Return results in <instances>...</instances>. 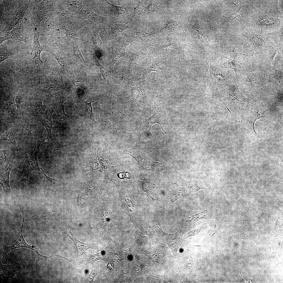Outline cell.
I'll return each mask as SVG.
<instances>
[{
    "label": "cell",
    "mask_w": 283,
    "mask_h": 283,
    "mask_svg": "<svg viewBox=\"0 0 283 283\" xmlns=\"http://www.w3.org/2000/svg\"><path fill=\"white\" fill-rule=\"evenodd\" d=\"M28 8L26 4H24L16 10L10 20V30L15 27L19 28L21 25L24 15Z\"/></svg>",
    "instance_id": "d4e9b609"
},
{
    "label": "cell",
    "mask_w": 283,
    "mask_h": 283,
    "mask_svg": "<svg viewBox=\"0 0 283 283\" xmlns=\"http://www.w3.org/2000/svg\"><path fill=\"white\" fill-rule=\"evenodd\" d=\"M132 41V37L129 36L121 37L117 41L111 42V52L108 61L110 70L112 71L117 61L125 55L127 46Z\"/></svg>",
    "instance_id": "5b68a950"
},
{
    "label": "cell",
    "mask_w": 283,
    "mask_h": 283,
    "mask_svg": "<svg viewBox=\"0 0 283 283\" xmlns=\"http://www.w3.org/2000/svg\"><path fill=\"white\" fill-rule=\"evenodd\" d=\"M0 63H1L6 59L13 57L14 54L8 51L6 44H2L0 45Z\"/></svg>",
    "instance_id": "b9f144b4"
},
{
    "label": "cell",
    "mask_w": 283,
    "mask_h": 283,
    "mask_svg": "<svg viewBox=\"0 0 283 283\" xmlns=\"http://www.w3.org/2000/svg\"><path fill=\"white\" fill-rule=\"evenodd\" d=\"M44 51L49 52L55 58L61 67L64 69L66 66V62L62 54L56 47L45 46L43 47Z\"/></svg>",
    "instance_id": "4dcf8cb0"
},
{
    "label": "cell",
    "mask_w": 283,
    "mask_h": 283,
    "mask_svg": "<svg viewBox=\"0 0 283 283\" xmlns=\"http://www.w3.org/2000/svg\"><path fill=\"white\" fill-rule=\"evenodd\" d=\"M41 24L43 30L46 33L49 34L53 30L51 22L47 18H43L41 20Z\"/></svg>",
    "instance_id": "7dc6e473"
},
{
    "label": "cell",
    "mask_w": 283,
    "mask_h": 283,
    "mask_svg": "<svg viewBox=\"0 0 283 283\" xmlns=\"http://www.w3.org/2000/svg\"><path fill=\"white\" fill-rule=\"evenodd\" d=\"M110 5L113 6L116 9L118 13L119 18L124 19L125 16L129 13L130 12L131 8L130 7L126 4L122 6H116L108 2Z\"/></svg>",
    "instance_id": "60d3db41"
},
{
    "label": "cell",
    "mask_w": 283,
    "mask_h": 283,
    "mask_svg": "<svg viewBox=\"0 0 283 283\" xmlns=\"http://www.w3.org/2000/svg\"><path fill=\"white\" fill-rule=\"evenodd\" d=\"M99 30H93L90 34V38L95 49L100 50L102 47V42L99 34Z\"/></svg>",
    "instance_id": "f35d334b"
},
{
    "label": "cell",
    "mask_w": 283,
    "mask_h": 283,
    "mask_svg": "<svg viewBox=\"0 0 283 283\" xmlns=\"http://www.w3.org/2000/svg\"><path fill=\"white\" fill-rule=\"evenodd\" d=\"M69 98L68 96L63 93L50 96L49 105L52 106L56 111L59 119L67 117V115L64 112V103Z\"/></svg>",
    "instance_id": "7c38bea8"
},
{
    "label": "cell",
    "mask_w": 283,
    "mask_h": 283,
    "mask_svg": "<svg viewBox=\"0 0 283 283\" xmlns=\"http://www.w3.org/2000/svg\"><path fill=\"white\" fill-rule=\"evenodd\" d=\"M79 13L84 19L91 23H106L107 21L105 18L98 15L88 9L83 8Z\"/></svg>",
    "instance_id": "7402d4cb"
},
{
    "label": "cell",
    "mask_w": 283,
    "mask_h": 283,
    "mask_svg": "<svg viewBox=\"0 0 283 283\" xmlns=\"http://www.w3.org/2000/svg\"><path fill=\"white\" fill-rule=\"evenodd\" d=\"M160 117L159 113L158 112H156L150 118L145 119L144 126L146 132V133L152 136L150 132L151 127L153 124L157 123L160 125L162 130L165 132V135L164 138L168 137L170 134L166 132L163 128L160 122Z\"/></svg>",
    "instance_id": "f546056e"
},
{
    "label": "cell",
    "mask_w": 283,
    "mask_h": 283,
    "mask_svg": "<svg viewBox=\"0 0 283 283\" xmlns=\"http://www.w3.org/2000/svg\"><path fill=\"white\" fill-rule=\"evenodd\" d=\"M31 24L33 32L34 37L32 49L30 55H32L33 51L34 52V55L31 59L32 62V64L37 72H39L41 70H43L47 59L46 58L44 61L41 60L40 54L42 51H44V48L41 46L39 43V29L32 21L31 22Z\"/></svg>",
    "instance_id": "8992f818"
},
{
    "label": "cell",
    "mask_w": 283,
    "mask_h": 283,
    "mask_svg": "<svg viewBox=\"0 0 283 283\" xmlns=\"http://www.w3.org/2000/svg\"><path fill=\"white\" fill-rule=\"evenodd\" d=\"M19 28L18 27H15L11 31L7 32L2 31L1 32L0 45L2 44L5 40H8L20 41L26 43L29 42L30 41V38L21 34L20 32Z\"/></svg>",
    "instance_id": "e0dca14e"
},
{
    "label": "cell",
    "mask_w": 283,
    "mask_h": 283,
    "mask_svg": "<svg viewBox=\"0 0 283 283\" xmlns=\"http://www.w3.org/2000/svg\"><path fill=\"white\" fill-rule=\"evenodd\" d=\"M63 86L59 80L57 70L54 68L49 75L41 78L40 84L37 89L51 95L55 94L56 92L62 89Z\"/></svg>",
    "instance_id": "52a82bcc"
},
{
    "label": "cell",
    "mask_w": 283,
    "mask_h": 283,
    "mask_svg": "<svg viewBox=\"0 0 283 283\" xmlns=\"http://www.w3.org/2000/svg\"><path fill=\"white\" fill-rule=\"evenodd\" d=\"M71 236L66 233L73 242L76 247L77 250L76 260L79 259L82 257L85 251L90 248H93L97 243H91L83 242L79 241L74 235L71 232H69Z\"/></svg>",
    "instance_id": "d6986e66"
},
{
    "label": "cell",
    "mask_w": 283,
    "mask_h": 283,
    "mask_svg": "<svg viewBox=\"0 0 283 283\" xmlns=\"http://www.w3.org/2000/svg\"><path fill=\"white\" fill-rule=\"evenodd\" d=\"M171 182L173 186V189L170 191L168 195L171 204L172 205L178 199L186 197V188L183 183L179 184L177 182L175 183Z\"/></svg>",
    "instance_id": "ffe728a7"
},
{
    "label": "cell",
    "mask_w": 283,
    "mask_h": 283,
    "mask_svg": "<svg viewBox=\"0 0 283 283\" xmlns=\"http://www.w3.org/2000/svg\"><path fill=\"white\" fill-rule=\"evenodd\" d=\"M181 28L180 23L176 21L169 17L167 19L163 29L166 31L171 32L180 30Z\"/></svg>",
    "instance_id": "d590c367"
},
{
    "label": "cell",
    "mask_w": 283,
    "mask_h": 283,
    "mask_svg": "<svg viewBox=\"0 0 283 283\" xmlns=\"http://www.w3.org/2000/svg\"><path fill=\"white\" fill-rule=\"evenodd\" d=\"M15 156V153L10 148L0 150V166L1 171L5 170L9 164L12 162Z\"/></svg>",
    "instance_id": "603a6c76"
},
{
    "label": "cell",
    "mask_w": 283,
    "mask_h": 283,
    "mask_svg": "<svg viewBox=\"0 0 283 283\" xmlns=\"http://www.w3.org/2000/svg\"><path fill=\"white\" fill-rule=\"evenodd\" d=\"M156 224L162 233V236L165 243L168 245L173 253L174 258L171 267V268L174 265L178 250L180 246L184 243L183 239L182 238L183 235V227L180 225L176 232L173 234H168L163 231L157 224Z\"/></svg>",
    "instance_id": "9c48e42d"
},
{
    "label": "cell",
    "mask_w": 283,
    "mask_h": 283,
    "mask_svg": "<svg viewBox=\"0 0 283 283\" xmlns=\"http://www.w3.org/2000/svg\"><path fill=\"white\" fill-rule=\"evenodd\" d=\"M40 135L37 138V146L36 149L34 153L24 161L22 165V172L23 175L20 180L14 186L15 187L20 184H21L26 182L28 179V176L29 174L34 170H38L41 172L45 176L46 181L53 184L55 183L57 181L56 178L49 177L41 171L38 165L37 159V155L39 152L41 151L40 150V146L42 143L39 139Z\"/></svg>",
    "instance_id": "6da1fadb"
},
{
    "label": "cell",
    "mask_w": 283,
    "mask_h": 283,
    "mask_svg": "<svg viewBox=\"0 0 283 283\" xmlns=\"http://www.w3.org/2000/svg\"><path fill=\"white\" fill-rule=\"evenodd\" d=\"M261 105L259 101L257 102L253 107H248L246 110V118L248 123V125L256 134L254 129L255 122L258 119L265 117V114L266 111L269 110H263L261 108Z\"/></svg>",
    "instance_id": "4fadbf2b"
},
{
    "label": "cell",
    "mask_w": 283,
    "mask_h": 283,
    "mask_svg": "<svg viewBox=\"0 0 283 283\" xmlns=\"http://www.w3.org/2000/svg\"><path fill=\"white\" fill-rule=\"evenodd\" d=\"M141 144L140 138L135 145L132 148L123 151L122 154L129 155L135 159L138 164L139 171L142 170V164L143 159L140 155V149Z\"/></svg>",
    "instance_id": "cb8c5ba5"
},
{
    "label": "cell",
    "mask_w": 283,
    "mask_h": 283,
    "mask_svg": "<svg viewBox=\"0 0 283 283\" xmlns=\"http://www.w3.org/2000/svg\"><path fill=\"white\" fill-rule=\"evenodd\" d=\"M238 85L232 84L228 85L227 87V94L226 98L242 102H247L252 104L254 103L243 95V93L238 89Z\"/></svg>",
    "instance_id": "ac0fdd59"
},
{
    "label": "cell",
    "mask_w": 283,
    "mask_h": 283,
    "mask_svg": "<svg viewBox=\"0 0 283 283\" xmlns=\"http://www.w3.org/2000/svg\"><path fill=\"white\" fill-rule=\"evenodd\" d=\"M101 170L105 173L117 170L120 165L119 155L115 151L108 150L98 153Z\"/></svg>",
    "instance_id": "277c9868"
},
{
    "label": "cell",
    "mask_w": 283,
    "mask_h": 283,
    "mask_svg": "<svg viewBox=\"0 0 283 283\" xmlns=\"http://www.w3.org/2000/svg\"><path fill=\"white\" fill-rule=\"evenodd\" d=\"M102 31L101 38L104 41L117 38L124 30L130 27L126 24L115 23L112 20L107 21Z\"/></svg>",
    "instance_id": "8fae6325"
},
{
    "label": "cell",
    "mask_w": 283,
    "mask_h": 283,
    "mask_svg": "<svg viewBox=\"0 0 283 283\" xmlns=\"http://www.w3.org/2000/svg\"><path fill=\"white\" fill-rule=\"evenodd\" d=\"M65 73L67 77L75 86L82 88L84 89L87 93H89L88 86L83 79L75 76L74 74L72 76L69 75L65 72Z\"/></svg>",
    "instance_id": "8d00e7d4"
},
{
    "label": "cell",
    "mask_w": 283,
    "mask_h": 283,
    "mask_svg": "<svg viewBox=\"0 0 283 283\" xmlns=\"http://www.w3.org/2000/svg\"><path fill=\"white\" fill-rule=\"evenodd\" d=\"M85 257L83 262V266L86 265L90 263H93L96 261L101 260H105V257L103 251L95 254H91L88 252L84 253Z\"/></svg>",
    "instance_id": "e575fe53"
},
{
    "label": "cell",
    "mask_w": 283,
    "mask_h": 283,
    "mask_svg": "<svg viewBox=\"0 0 283 283\" xmlns=\"http://www.w3.org/2000/svg\"><path fill=\"white\" fill-rule=\"evenodd\" d=\"M276 54L271 59L272 67L274 68L276 66L277 62L280 57L279 51L278 50H275Z\"/></svg>",
    "instance_id": "816d5d0a"
},
{
    "label": "cell",
    "mask_w": 283,
    "mask_h": 283,
    "mask_svg": "<svg viewBox=\"0 0 283 283\" xmlns=\"http://www.w3.org/2000/svg\"><path fill=\"white\" fill-rule=\"evenodd\" d=\"M216 225L213 219L207 220L202 225L187 233L184 239L190 236L199 234L212 236L215 232Z\"/></svg>",
    "instance_id": "2e32d148"
},
{
    "label": "cell",
    "mask_w": 283,
    "mask_h": 283,
    "mask_svg": "<svg viewBox=\"0 0 283 283\" xmlns=\"http://www.w3.org/2000/svg\"><path fill=\"white\" fill-rule=\"evenodd\" d=\"M219 206H214L205 210L188 211L184 209L181 218V225H192L202 219H214L220 215Z\"/></svg>",
    "instance_id": "7a4b0ae2"
},
{
    "label": "cell",
    "mask_w": 283,
    "mask_h": 283,
    "mask_svg": "<svg viewBox=\"0 0 283 283\" xmlns=\"http://www.w3.org/2000/svg\"><path fill=\"white\" fill-rule=\"evenodd\" d=\"M42 92L37 89L31 99V114L34 119L40 121L47 106L49 105L50 96L47 94L43 95Z\"/></svg>",
    "instance_id": "3957f363"
},
{
    "label": "cell",
    "mask_w": 283,
    "mask_h": 283,
    "mask_svg": "<svg viewBox=\"0 0 283 283\" xmlns=\"http://www.w3.org/2000/svg\"><path fill=\"white\" fill-rule=\"evenodd\" d=\"M93 59L98 67L103 76L104 82L106 83L111 90H112L115 95H117L114 91L115 88L112 84L111 77V71L110 70H108L101 65L98 61L94 54L93 55Z\"/></svg>",
    "instance_id": "83f0119b"
},
{
    "label": "cell",
    "mask_w": 283,
    "mask_h": 283,
    "mask_svg": "<svg viewBox=\"0 0 283 283\" xmlns=\"http://www.w3.org/2000/svg\"><path fill=\"white\" fill-rule=\"evenodd\" d=\"M142 168V170L146 172L151 171L158 172L163 170L162 163L153 161L148 156L143 159Z\"/></svg>",
    "instance_id": "f1b7e54d"
},
{
    "label": "cell",
    "mask_w": 283,
    "mask_h": 283,
    "mask_svg": "<svg viewBox=\"0 0 283 283\" xmlns=\"http://www.w3.org/2000/svg\"><path fill=\"white\" fill-rule=\"evenodd\" d=\"M102 266L97 264L92 263L91 270L90 274L85 281V283H92L95 277L103 271Z\"/></svg>",
    "instance_id": "ab89813d"
},
{
    "label": "cell",
    "mask_w": 283,
    "mask_h": 283,
    "mask_svg": "<svg viewBox=\"0 0 283 283\" xmlns=\"http://www.w3.org/2000/svg\"><path fill=\"white\" fill-rule=\"evenodd\" d=\"M19 127V124L15 123L10 128L1 135L0 140L10 142L16 147L17 151L21 152L19 150L18 145L16 142L15 138V135L18 132Z\"/></svg>",
    "instance_id": "484cf974"
},
{
    "label": "cell",
    "mask_w": 283,
    "mask_h": 283,
    "mask_svg": "<svg viewBox=\"0 0 283 283\" xmlns=\"http://www.w3.org/2000/svg\"><path fill=\"white\" fill-rule=\"evenodd\" d=\"M248 79V81L251 84V87L255 90L259 91L264 88V83L259 78L254 76H251Z\"/></svg>",
    "instance_id": "74e56055"
},
{
    "label": "cell",
    "mask_w": 283,
    "mask_h": 283,
    "mask_svg": "<svg viewBox=\"0 0 283 283\" xmlns=\"http://www.w3.org/2000/svg\"><path fill=\"white\" fill-rule=\"evenodd\" d=\"M70 49L73 56L75 59L84 65L88 66L80 51L77 42L74 41L71 43Z\"/></svg>",
    "instance_id": "836d02e7"
},
{
    "label": "cell",
    "mask_w": 283,
    "mask_h": 283,
    "mask_svg": "<svg viewBox=\"0 0 283 283\" xmlns=\"http://www.w3.org/2000/svg\"><path fill=\"white\" fill-rule=\"evenodd\" d=\"M20 127H23L25 129L27 130V131H28V133H29L30 135L33 138V137H32V135H31V131H33V130L29 129H28L27 128H26L24 126H23L22 125H20Z\"/></svg>",
    "instance_id": "f5cc1de1"
},
{
    "label": "cell",
    "mask_w": 283,
    "mask_h": 283,
    "mask_svg": "<svg viewBox=\"0 0 283 283\" xmlns=\"http://www.w3.org/2000/svg\"><path fill=\"white\" fill-rule=\"evenodd\" d=\"M148 280L151 283H167L165 280L164 276L158 275L153 271H150L148 277Z\"/></svg>",
    "instance_id": "bcb514c9"
},
{
    "label": "cell",
    "mask_w": 283,
    "mask_h": 283,
    "mask_svg": "<svg viewBox=\"0 0 283 283\" xmlns=\"http://www.w3.org/2000/svg\"><path fill=\"white\" fill-rule=\"evenodd\" d=\"M62 28L65 31V37L68 39L74 38L76 36V32L73 27L67 25L62 26Z\"/></svg>",
    "instance_id": "c3c4849f"
},
{
    "label": "cell",
    "mask_w": 283,
    "mask_h": 283,
    "mask_svg": "<svg viewBox=\"0 0 283 283\" xmlns=\"http://www.w3.org/2000/svg\"><path fill=\"white\" fill-rule=\"evenodd\" d=\"M100 99H97L95 100L89 102L84 101L81 103L78 109V113L83 118L85 121L92 127L96 126L97 123L95 119L91 103Z\"/></svg>",
    "instance_id": "5bb4252c"
},
{
    "label": "cell",
    "mask_w": 283,
    "mask_h": 283,
    "mask_svg": "<svg viewBox=\"0 0 283 283\" xmlns=\"http://www.w3.org/2000/svg\"><path fill=\"white\" fill-rule=\"evenodd\" d=\"M141 251V253L148 257L157 268L161 265L164 257L168 254L161 248L155 246L144 248Z\"/></svg>",
    "instance_id": "9a60e30c"
},
{
    "label": "cell",
    "mask_w": 283,
    "mask_h": 283,
    "mask_svg": "<svg viewBox=\"0 0 283 283\" xmlns=\"http://www.w3.org/2000/svg\"><path fill=\"white\" fill-rule=\"evenodd\" d=\"M70 8L74 12L78 13L83 8L84 4L80 1H66Z\"/></svg>",
    "instance_id": "7bdbcfd3"
},
{
    "label": "cell",
    "mask_w": 283,
    "mask_h": 283,
    "mask_svg": "<svg viewBox=\"0 0 283 283\" xmlns=\"http://www.w3.org/2000/svg\"><path fill=\"white\" fill-rule=\"evenodd\" d=\"M22 213L23 217V221L21 229V234L18 240L13 245L7 246L4 245V251L2 255L0 257V261H1L4 258L7 254L11 251L16 248H24L29 249L35 251L41 257L47 259L50 258V256L47 257L41 255L38 252V248L34 246H30L26 242L23 237V230L24 222L25 217L26 216H25L24 213L22 208L19 207Z\"/></svg>",
    "instance_id": "30bf717a"
},
{
    "label": "cell",
    "mask_w": 283,
    "mask_h": 283,
    "mask_svg": "<svg viewBox=\"0 0 283 283\" xmlns=\"http://www.w3.org/2000/svg\"><path fill=\"white\" fill-rule=\"evenodd\" d=\"M189 191L195 195H197V192L201 189H204L207 191L208 190L202 185H200L198 183H194L188 187Z\"/></svg>",
    "instance_id": "f907efd6"
},
{
    "label": "cell",
    "mask_w": 283,
    "mask_h": 283,
    "mask_svg": "<svg viewBox=\"0 0 283 283\" xmlns=\"http://www.w3.org/2000/svg\"><path fill=\"white\" fill-rule=\"evenodd\" d=\"M128 85L129 97L135 101L139 108L151 106L147 100L143 85L141 83L130 81Z\"/></svg>",
    "instance_id": "ba28073f"
},
{
    "label": "cell",
    "mask_w": 283,
    "mask_h": 283,
    "mask_svg": "<svg viewBox=\"0 0 283 283\" xmlns=\"http://www.w3.org/2000/svg\"><path fill=\"white\" fill-rule=\"evenodd\" d=\"M208 66L210 74V79H211L219 84H221L225 82L226 80L225 76L220 73L216 74L213 72L211 70L208 64Z\"/></svg>",
    "instance_id": "f6af8a7d"
},
{
    "label": "cell",
    "mask_w": 283,
    "mask_h": 283,
    "mask_svg": "<svg viewBox=\"0 0 283 283\" xmlns=\"http://www.w3.org/2000/svg\"><path fill=\"white\" fill-rule=\"evenodd\" d=\"M2 114L4 119L8 123H14L18 117L16 111L9 106L3 109Z\"/></svg>",
    "instance_id": "d6a6232c"
},
{
    "label": "cell",
    "mask_w": 283,
    "mask_h": 283,
    "mask_svg": "<svg viewBox=\"0 0 283 283\" xmlns=\"http://www.w3.org/2000/svg\"><path fill=\"white\" fill-rule=\"evenodd\" d=\"M54 111V110L52 109L46 117L44 119H42L41 121L45 127L47 132V138L45 142L43 143V146L44 148H48L51 146L53 142L52 135L51 131L52 126V116Z\"/></svg>",
    "instance_id": "44dd1931"
},
{
    "label": "cell",
    "mask_w": 283,
    "mask_h": 283,
    "mask_svg": "<svg viewBox=\"0 0 283 283\" xmlns=\"http://www.w3.org/2000/svg\"><path fill=\"white\" fill-rule=\"evenodd\" d=\"M192 28L195 30L197 31L198 34L197 36V38L199 39L205 45L215 50L224 57L227 58L220 54L218 52L212 42L209 40L208 36H207L205 34L204 31L202 30L200 27L197 25H193L192 26Z\"/></svg>",
    "instance_id": "1f68e13d"
},
{
    "label": "cell",
    "mask_w": 283,
    "mask_h": 283,
    "mask_svg": "<svg viewBox=\"0 0 283 283\" xmlns=\"http://www.w3.org/2000/svg\"><path fill=\"white\" fill-rule=\"evenodd\" d=\"M14 166L12 162L5 170L1 171L0 184L3 187L4 193L7 195L10 193L11 190L9 178L10 171Z\"/></svg>",
    "instance_id": "4316f807"
},
{
    "label": "cell",
    "mask_w": 283,
    "mask_h": 283,
    "mask_svg": "<svg viewBox=\"0 0 283 283\" xmlns=\"http://www.w3.org/2000/svg\"><path fill=\"white\" fill-rule=\"evenodd\" d=\"M22 91L21 90L19 91L10 99L8 102L9 105H15L17 107L18 110L22 103Z\"/></svg>",
    "instance_id": "ee69618b"
},
{
    "label": "cell",
    "mask_w": 283,
    "mask_h": 283,
    "mask_svg": "<svg viewBox=\"0 0 283 283\" xmlns=\"http://www.w3.org/2000/svg\"><path fill=\"white\" fill-rule=\"evenodd\" d=\"M224 65L227 68H231L233 69L235 73L236 77L237 67L236 62L234 59H231L225 62L224 63Z\"/></svg>",
    "instance_id": "681fc988"
}]
</instances>
